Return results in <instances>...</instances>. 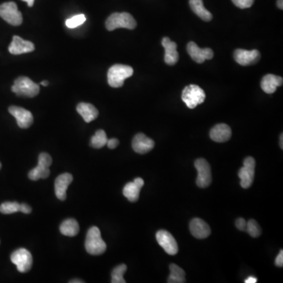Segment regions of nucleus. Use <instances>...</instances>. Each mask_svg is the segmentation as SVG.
I'll use <instances>...</instances> for the list:
<instances>
[{
  "label": "nucleus",
  "mask_w": 283,
  "mask_h": 283,
  "mask_svg": "<svg viewBox=\"0 0 283 283\" xmlns=\"http://www.w3.org/2000/svg\"><path fill=\"white\" fill-rule=\"evenodd\" d=\"M283 79L281 76L273 74H267L263 76L260 83V87L267 94H273L278 87L282 85Z\"/></svg>",
  "instance_id": "nucleus-21"
},
{
  "label": "nucleus",
  "mask_w": 283,
  "mask_h": 283,
  "mask_svg": "<svg viewBox=\"0 0 283 283\" xmlns=\"http://www.w3.org/2000/svg\"><path fill=\"white\" fill-rule=\"evenodd\" d=\"M107 140L108 139L105 131L99 130L92 136L90 139V146L96 149L103 148V146L107 145Z\"/></svg>",
  "instance_id": "nucleus-27"
},
{
  "label": "nucleus",
  "mask_w": 283,
  "mask_h": 283,
  "mask_svg": "<svg viewBox=\"0 0 283 283\" xmlns=\"http://www.w3.org/2000/svg\"><path fill=\"white\" fill-rule=\"evenodd\" d=\"M85 22H86V17L83 14H80L67 19L65 25L69 29H74L81 26Z\"/></svg>",
  "instance_id": "nucleus-30"
},
{
  "label": "nucleus",
  "mask_w": 283,
  "mask_h": 283,
  "mask_svg": "<svg viewBox=\"0 0 283 283\" xmlns=\"http://www.w3.org/2000/svg\"><path fill=\"white\" fill-rule=\"evenodd\" d=\"M79 231V224L74 219H67L60 226V232L65 236H76Z\"/></svg>",
  "instance_id": "nucleus-24"
},
{
  "label": "nucleus",
  "mask_w": 283,
  "mask_h": 283,
  "mask_svg": "<svg viewBox=\"0 0 283 283\" xmlns=\"http://www.w3.org/2000/svg\"><path fill=\"white\" fill-rule=\"evenodd\" d=\"M11 260L15 264L18 271L21 273L28 272L33 266V256L26 249L21 248L17 249L11 256Z\"/></svg>",
  "instance_id": "nucleus-7"
},
{
  "label": "nucleus",
  "mask_w": 283,
  "mask_h": 283,
  "mask_svg": "<svg viewBox=\"0 0 283 283\" xmlns=\"http://www.w3.org/2000/svg\"><path fill=\"white\" fill-rule=\"evenodd\" d=\"M137 26L135 18L129 13H114L107 18L106 27L107 30L114 31L115 29H135Z\"/></svg>",
  "instance_id": "nucleus-3"
},
{
  "label": "nucleus",
  "mask_w": 283,
  "mask_h": 283,
  "mask_svg": "<svg viewBox=\"0 0 283 283\" xmlns=\"http://www.w3.org/2000/svg\"><path fill=\"white\" fill-rule=\"evenodd\" d=\"M11 89L17 96L24 97H36L40 93V86L27 76H20L15 79Z\"/></svg>",
  "instance_id": "nucleus-4"
},
{
  "label": "nucleus",
  "mask_w": 283,
  "mask_h": 283,
  "mask_svg": "<svg viewBox=\"0 0 283 283\" xmlns=\"http://www.w3.org/2000/svg\"><path fill=\"white\" fill-rule=\"evenodd\" d=\"M76 111L81 116L85 122L90 123L96 120L99 116L97 109L90 103H80L76 107Z\"/></svg>",
  "instance_id": "nucleus-22"
},
{
  "label": "nucleus",
  "mask_w": 283,
  "mask_h": 283,
  "mask_svg": "<svg viewBox=\"0 0 283 283\" xmlns=\"http://www.w3.org/2000/svg\"><path fill=\"white\" fill-rule=\"evenodd\" d=\"M275 265L281 267L283 266V250L280 251L278 256L275 259Z\"/></svg>",
  "instance_id": "nucleus-36"
},
{
  "label": "nucleus",
  "mask_w": 283,
  "mask_h": 283,
  "mask_svg": "<svg viewBox=\"0 0 283 283\" xmlns=\"http://www.w3.org/2000/svg\"><path fill=\"white\" fill-rule=\"evenodd\" d=\"M20 212L25 214H29L32 212V208L27 204H21Z\"/></svg>",
  "instance_id": "nucleus-37"
},
{
  "label": "nucleus",
  "mask_w": 283,
  "mask_h": 283,
  "mask_svg": "<svg viewBox=\"0 0 283 283\" xmlns=\"http://www.w3.org/2000/svg\"><path fill=\"white\" fill-rule=\"evenodd\" d=\"M190 7L194 13L205 22H209L213 19L212 14L205 8L203 0H190Z\"/></svg>",
  "instance_id": "nucleus-23"
},
{
  "label": "nucleus",
  "mask_w": 283,
  "mask_h": 283,
  "mask_svg": "<svg viewBox=\"0 0 283 283\" xmlns=\"http://www.w3.org/2000/svg\"><path fill=\"white\" fill-rule=\"evenodd\" d=\"M162 46L165 50L164 61L167 65H174L179 61V53L177 51V44L170 40L168 37H164Z\"/></svg>",
  "instance_id": "nucleus-18"
},
{
  "label": "nucleus",
  "mask_w": 283,
  "mask_h": 283,
  "mask_svg": "<svg viewBox=\"0 0 283 283\" xmlns=\"http://www.w3.org/2000/svg\"><path fill=\"white\" fill-rule=\"evenodd\" d=\"M233 4L240 9H246L253 6L254 0H232Z\"/></svg>",
  "instance_id": "nucleus-33"
},
{
  "label": "nucleus",
  "mask_w": 283,
  "mask_h": 283,
  "mask_svg": "<svg viewBox=\"0 0 283 283\" xmlns=\"http://www.w3.org/2000/svg\"><path fill=\"white\" fill-rule=\"evenodd\" d=\"M283 135L282 134H281V135H280V146H281V149H283Z\"/></svg>",
  "instance_id": "nucleus-42"
},
{
  "label": "nucleus",
  "mask_w": 283,
  "mask_h": 283,
  "mask_svg": "<svg viewBox=\"0 0 283 283\" xmlns=\"http://www.w3.org/2000/svg\"><path fill=\"white\" fill-rule=\"evenodd\" d=\"M154 145L155 143L153 139H150L143 133L137 134L132 140V148L134 151L139 154L148 153L153 150Z\"/></svg>",
  "instance_id": "nucleus-14"
},
{
  "label": "nucleus",
  "mask_w": 283,
  "mask_h": 283,
  "mask_svg": "<svg viewBox=\"0 0 283 283\" xmlns=\"http://www.w3.org/2000/svg\"><path fill=\"white\" fill-rule=\"evenodd\" d=\"M169 269L168 283H183L186 281V273L180 267L172 263L169 266Z\"/></svg>",
  "instance_id": "nucleus-25"
},
{
  "label": "nucleus",
  "mask_w": 283,
  "mask_h": 283,
  "mask_svg": "<svg viewBox=\"0 0 283 283\" xmlns=\"http://www.w3.org/2000/svg\"><path fill=\"white\" fill-rule=\"evenodd\" d=\"M206 98L204 90H202L198 85H189L182 90V101L190 109H195L199 105L204 103Z\"/></svg>",
  "instance_id": "nucleus-5"
},
{
  "label": "nucleus",
  "mask_w": 283,
  "mask_h": 283,
  "mask_svg": "<svg viewBox=\"0 0 283 283\" xmlns=\"http://www.w3.org/2000/svg\"><path fill=\"white\" fill-rule=\"evenodd\" d=\"M134 70L129 65H117L110 67L107 74L108 83L110 87L118 88L122 87L125 79L133 75Z\"/></svg>",
  "instance_id": "nucleus-2"
},
{
  "label": "nucleus",
  "mask_w": 283,
  "mask_h": 283,
  "mask_svg": "<svg viewBox=\"0 0 283 283\" xmlns=\"http://www.w3.org/2000/svg\"><path fill=\"white\" fill-rule=\"evenodd\" d=\"M21 204L16 202H4L0 206V213L3 214H12L20 212Z\"/></svg>",
  "instance_id": "nucleus-29"
},
{
  "label": "nucleus",
  "mask_w": 283,
  "mask_h": 283,
  "mask_svg": "<svg viewBox=\"0 0 283 283\" xmlns=\"http://www.w3.org/2000/svg\"><path fill=\"white\" fill-rule=\"evenodd\" d=\"M8 50L11 54L18 55L34 51L35 45L32 42L24 40L20 36H15Z\"/></svg>",
  "instance_id": "nucleus-15"
},
{
  "label": "nucleus",
  "mask_w": 283,
  "mask_h": 283,
  "mask_svg": "<svg viewBox=\"0 0 283 283\" xmlns=\"http://www.w3.org/2000/svg\"><path fill=\"white\" fill-rule=\"evenodd\" d=\"M235 226L239 231H246V227H247V222L245 221V219L238 218L235 222Z\"/></svg>",
  "instance_id": "nucleus-34"
},
{
  "label": "nucleus",
  "mask_w": 283,
  "mask_h": 283,
  "mask_svg": "<svg viewBox=\"0 0 283 283\" xmlns=\"http://www.w3.org/2000/svg\"><path fill=\"white\" fill-rule=\"evenodd\" d=\"M277 6L279 9H283V0H278L277 1Z\"/></svg>",
  "instance_id": "nucleus-40"
},
{
  "label": "nucleus",
  "mask_w": 283,
  "mask_h": 283,
  "mask_svg": "<svg viewBox=\"0 0 283 283\" xmlns=\"http://www.w3.org/2000/svg\"><path fill=\"white\" fill-rule=\"evenodd\" d=\"M186 50L191 58L198 63H203L206 60H211L214 56V53L212 49L200 48L194 42H190Z\"/></svg>",
  "instance_id": "nucleus-11"
},
{
  "label": "nucleus",
  "mask_w": 283,
  "mask_h": 283,
  "mask_svg": "<svg viewBox=\"0 0 283 283\" xmlns=\"http://www.w3.org/2000/svg\"><path fill=\"white\" fill-rule=\"evenodd\" d=\"M0 17L11 26H21L23 22L22 13L15 3H4L0 5Z\"/></svg>",
  "instance_id": "nucleus-6"
},
{
  "label": "nucleus",
  "mask_w": 283,
  "mask_h": 283,
  "mask_svg": "<svg viewBox=\"0 0 283 283\" xmlns=\"http://www.w3.org/2000/svg\"><path fill=\"white\" fill-rule=\"evenodd\" d=\"M156 238L159 245H161L168 254L175 255L178 253V244L175 238L168 231L164 230L157 231Z\"/></svg>",
  "instance_id": "nucleus-10"
},
{
  "label": "nucleus",
  "mask_w": 283,
  "mask_h": 283,
  "mask_svg": "<svg viewBox=\"0 0 283 283\" xmlns=\"http://www.w3.org/2000/svg\"><path fill=\"white\" fill-rule=\"evenodd\" d=\"M127 270V266L125 264H121V265L116 267L113 270L112 274V280H111V282L112 283H125V278H124V274H125V271Z\"/></svg>",
  "instance_id": "nucleus-28"
},
{
  "label": "nucleus",
  "mask_w": 283,
  "mask_h": 283,
  "mask_svg": "<svg viewBox=\"0 0 283 283\" xmlns=\"http://www.w3.org/2000/svg\"><path fill=\"white\" fill-rule=\"evenodd\" d=\"M41 84L44 86V87H47L49 85V82L47 80H44V81L41 82Z\"/></svg>",
  "instance_id": "nucleus-43"
},
{
  "label": "nucleus",
  "mask_w": 283,
  "mask_h": 283,
  "mask_svg": "<svg viewBox=\"0 0 283 283\" xmlns=\"http://www.w3.org/2000/svg\"><path fill=\"white\" fill-rule=\"evenodd\" d=\"M231 129L226 124H219L212 128L210 138L217 143H225L231 137Z\"/></svg>",
  "instance_id": "nucleus-20"
},
{
  "label": "nucleus",
  "mask_w": 283,
  "mask_h": 283,
  "mask_svg": "<svg viewBox=\"0 0 283 283\" xmlns=\"http://www.w3.org/2000/svg\"><path fill=\"white\" fill-rule=\"evenodd\" d=\"M107 145L110 149H115L119 145V140L118 139H108Z\"/></svg>",
  "instance_id": "nucleus-35"
},
{
  "label": "nucleus",
  "mask_w": 283,
  "mask_h": 283,
  "mask_svg": "<svg viewBox=\"0 0 283 283\" xmlns=\"http://www.w3.org/2000/svg\"><path fill=\"white\" fill-rule=\"evenodd\" d=\"M0 168H1V163H0Z\"/></svg>",
  "instance_id": "nucleus-44"
},
{
  "label": "nucleus",
  "mask_w": 283,
  "mask_h": 283,
  "mask_svg": "<svg viewBox=\"0 0 283 283\" xmlns=\"http://www.w3.org/2000/svg\"><path fill=\"white\" fill-rule=\"evenodd\" d=\"M234 57L239 65L246 66L256 63L260 60V54L257 50L247 51L243 49H238L235 51Z\"/></svg>",
  "instance_id": "nucleus-13"
},
{
  "label": "nucleus",
  "mask_w": 283,
  "mask_h": 283,
  "mask_svg": "<svg viewBox=\"0 0 283 283\" xmlns=\"http://www.w3.org/2000/svg\"><path fill=\"white\" fill-rule=\"evenodd\" d=\"M246 232L253 238H258L261 234V229L258 223L256 220H250L247 222V227H246Z\"/></svg>",
  "instance_id": "nucleus-31"
},
{
  "label": "nucleus",
  "mask_w": 283,
  "mask_h": 283,
  "mask_svg": "<svg viewBox=\"0 0 283 283\" xmlns=\"http://www.w3.org/2000/svg\"><path fill=\"white\" fill-rule=\"evenodd\" d=\"M69 282H70V283H83V282H84V281H81V280H79V279H73V280H71V281H69Z\"/></svg>",
  "instance_id": "nucleus-41"
},
{
  "label": "nucleus",
  "mask_w": 283,
  "mask_h": 283,
  "mask_svg": "<svg viewBox=\"0 0 283 283\" xmlns=\"http://www.w3.org/2000/svg\"><path fill=\"white\" fill-rule=\"evenodd\" d=\"M9 112L17 120L18 126L21 128H29L33 125V116L32 113L26 109L19 107H11Z\"/></svg>",
  "instance_id": "nucleus-12"
},
{
  "label": "nucleus",
  "mask_w": 283,
  "mask_h": 283,
  "mask_svg": "<svg viewBox=\"0 0 283 283\" xmlns=\"http://www.w3.org/2000/svg\"><path fill=\"white\" fill-rule=\"evenodd\" d=\"M195 167L198 171V178L196 183L199 187L206 188L211 184V167L206 159L200 158L196 160Z\"/></svg>",
  "instance_id": "nucleus-9"
},
{
  "label": "nucleus",
  "mask_w": 283,
  "mask_h": 283,
  "mask_svg": "<svg viewBox=\"0 0 283 283\" xmlns=\"http://www.w3.org/2000/svg\"><path fill=\"white\" fill-rule=\"evenodd\" d=\"M73 177L71 174L63 173L58 175L54 182L55 195L59 200L65 201L66 199L67 189L72 182Z\"/></svg>",
  "instance_id": "nucleus-17"
},
{
  "label": "nucleus",
  "mask_w": 283,
  "mask_h": 283,
  "mask_svg": "<svg viewBox=\"0 0 283 283\" xmlns=\"http://www.w3.org/2000/svg\"><path fill=\"white\" fill-rule=\"evenodd\" d=\"M144 185V181L142 178H136L133 182H128L123 189V194L128 201L132 202H137L140 194V190Z\"/></svg>",
  "instance_id": "nucleus-19"
},
{
  "label": "nucleus",
  "mask_w": 283,
  "mask_h": 283,
  "mask_svg": "<svg viewBox=\"0 0 283 283\" xmlns=\"http://www.w3.org/2000/svg\"><path fill=\"white\" fill-rule=\"evenodd\" d=\"M22 1L27 3L28 6H29V8H32V7L34 5L35 0H22Z\"/></svg>",
  "instance_id": "nucleus-39"
},
{
  "label": "nucleus",
  "mask_w": 283,
  "mask_h": 283,
  "mask_svg": "<svg viewBox=\"0 0 283 283\" xmlns=\"http://www.w3.org/2000/svg\"><path fill=\"white\" fill-rule=\"evenodd\" d=\"M38 164L49 168L52 164V158L47 153H41L39 155Z\"/></svg>",
  "instance_id": "nucleus-32"
},
{
  "label": "nucleus",
  "mask_w": 283,
  "mask_h": 283,
  "mask_svg": "<svg viewBox=\"0 0 283 283\" xmlns=\"http://www.w3.org/2000/svg\"><path fill=\"white\" fill-rule=\"evenodd\" d=\"M85 249L89 254L98 256L107 250V244L103 241L100 230L97 227H90L85 240Z\"/></svg>",
  "instance_id": "nucleus-1"
},
{
  "label": "nucleus",
  "mask_w": 283,
  "mask_h": 283,
  "mask_svg": "<svg viewBox=\"0 0 283 283\" xmlns=\"http://www.w3.org/2000/svg\"><path fill=\"white\" fill-rule=\"evenodd\" d=\"M49 175H50L49 168L38 164L36 168L29 171V178L31 180L36 181L40 179H46Z\"/></svg>",
  "instance_id": "nucleus-26"
},
{
  "label": "nucleus",
  "mask_w": 283,
  "mask_h": 283,
  "mask_svg": "<svg viewBox=\"0 0 283 283\" xmlns=\"http://www.w3.org/2000/svg\"><path fill=\"white\" fill-rule=\"evenodd\" d=\"M256 281H257V279L255 277H249L245 280V283H256Z\"/></svg>",
  "instance_id": "nucleus-38"
},
{
  "label": "nucleus",
  "mask_w": 283,
  "mask_h": 283,
  "mask_svg": "<svg viewBox=\"0 0 283 283\" xmlns=\"http://www.w3.org/2000/svg\"><path fill=\"white\" fill-rule=\"evenodd\" d=\"M256 161L252 157H248L244 161V165L238 171V176L241 179V186L248 189L252 186L254 179Z\"/></svg>",
  "instance_id": "nucleus-8"
},
{
  "label": "nucleus",
  "mask_w": 283,
  "mask_h": 283,
  "mask_svg": "<svg viewBox=\"0 0 283 283\" xmlns=\"http://www.w3.org/2000/svg\"><path fill=\"white\" fill-rule=\"evenodd\" d=\"M190 231L195 238L204 239L211 234V229L207 223L202 219L195 218L190 224Z\"/></svg>",
  "instance_id": "nucleus-16"
}]
</instances>
